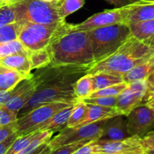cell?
Returning a JSON list of instances; mask_svg holds the SVG:
<instances>
[{
    "label": "cell",
    "mask_w": 154,
    "mask_h": 154,
    "mask_svg": "<svg viewBox=\"0 0 154 154\" xmlns=\"http://www.w3.org/2000/svg\"><path fill=\"white\" fill-rule=\"evenodd\" d=\"M28 78L17 71L0 66V92L14 90L24 80Z\"/></svg>",
    "instance_id": "20"
},
{
    "label": "cell",
    "mask_w": 154,
    "mask_h": 154,
    "mask_svg": "<svg viewBox=\"0 0 154 154\" xmlns=\"http://www.w3.org/2000/svg\"><path fill=\"white\" fill-rule=\"evenodd\" d=\"M152 96H154V93H146V96H145V97H144V100L146 101L147 99L152 97Z\"/></svg>",
    "instance_id": "46"
},
{
    "label": "cell",
    "mask_w": 154,
    "mask_h": 154,
    "mask_svg": "<svg viewBox=\"0 0 154 154\" xmlns=\"http://www.w3.org/2000/svg\"><path fill=\"white\" fill-rule=\"evenodd\" d=\"M147 92L146 79L128 83L127 87L117 96L115 108L118 114L126 117L134 108L143 103Z\"/></svg>",
    "instance_id": "9"
},
{
    "label": "cell",
    "mask_w": 154,
    "mask_h": 154,
    "mask_svg": "<svg viewBox=\"0 0 154 154\" xmlns=\"http://www.w3.org/2000/svg\"><path fill=\"white\" fill-rule=\"evenodd\" d=\"M84 103L93 104L103 107L115 108L117 101V96H103V97L85 98L81 99Z\"/></svg>",
    "instance_id": "33"
},
{
    "label": "cell",
    "mask_w": 154,
    "mask_h": 154,
    "mask_svg": "<svg viewBox=\"0 0 154 154\" xmlns=\"http://www.w3.org/2000/svg\"><path fill=\"white\" fill-rule=\"evenodd\" d=\"M17 113L11 111L4 105H0V126L14 123L17 120Z\"/></svg>",
    "instance_id": "35"
},
{
    "label": "cell",
    "mask_w": 154,
    "mask_h": 154,
    "mask_svg": "<svg viewBox=\"0 0 154 154\" xmlns=\"http://www.w3.org/2000/svg\"><path fill=\"white\" fill-rule=\"evenodd\" d=\"M107 2L110 3V4L113 5L115 6L116 8H121L123 6L128 5L129 2V0H105Z\"/></svg>",
    "instance_id": "41"
},
{
    "label": "cell",
    "mask_w": 154,
    "mask_h": 154,
    "mask_svg": "<svg viewBox=\"0 0 154 154\" xmlns=\"http://www.w3.org/2000/svg\"><path fill=\"white\" fill-rule=\"evenodd\" d=\"M15 22V13L9 0L0 3V27Z\"/></svg>",
    "instance_id": "30"
},
{
    "label": "cell",
    "mask_w": 154,
    "mask_h": 154,
    "mask_svg": "<svg viewBox=\"0 0 154 154\" xmlns=\"http://www.w3.org/2000/svg\"><path fill=\"white\" fill-rule=\"evenodd\" d=\"M90 141H92L91 140H86V141H79V142L73 143V144L61 146L58 148L51 150L47 154H72L74 152L76 151L78 149H79L80 147L85 145V144L90 142Z\"/></svg>",
    "instance_id": "34"
},
{
    "label": "cell",
    "mask_w": 154,
    "mask_h": 154,
    "mask_svg": "<svg viewBox=\"0 0 154 154\" xmlns=\"http://www.w3.org/2000/svg\"><path fill=\"white\" fill-rule=\"evenodd\" d=\"M43 1H45V2H54V1H57V0H43Z\"/></svg>",
    "instance_id": "47"
},
{
    "label": "cell",
    "mask_w": 154,
    "mask_h": 154,
    "mask_svg": "<svg viewBox=\"0 0 154 154\" xmlns=\"http://www.w3.org/2000/svg\"><path fill=\"white\" fill-rule=\"evenodd\" d=\"M28 54H17L0 59V66L11 69L22 74L26 78H30L32 68Z\"/></svg>",
    "instance_id": "17"
},
{
    "label": "cell",
    "mask_w": 154,
    "mask_h": 154,
    "mask_svg": "<svg viewBox=\"0 0 154 154\" xmlns=\"http://www.w3.org/2000/svg\"><path fill=\"white\" fill-rule=\"evenodd\" d=\"M120 154H144V150L143 151H138V152H129V153H124Z\"/></svg>",
    "instance_id": "44"
},
{
    "label": "cell",
    "mask_w": 154,
    "mask_h": 154,
    "mask_svg": "<svg viewBox=\"0 0 154 154\" xmlns=\"http://www.w3.org/2000/svg\"><path fill=\"white\" fill-rule=\"evenodd\" d=\"M15 13V22L52 25L65 22L58 10V1L43 0H9Z\"/></svg>",
    "instance_id": "3"
},
{
    "label": "cell",
    "mask_w": 154,
    "mask_h": 154,
    "mask_svg": "<svg viewBox=\"0 0 154 154\" xmlns=\"http://www.w3.org/2000/svg\"><path fill=\"white\" fill-rule=\"evenodd\" d=\"M128 26L131 35L141 42H145L154 35V19L129 24Z\"/></svg>",
    "instance_id": "22"
},
{
    "label": "cell",
    "mask_w": 154,
    "mask_h": 154,
    "mask_svg": "<svg viewBox=\"0 0 154 154\" xmlns=\"http://www.w3.org/2000/svg\"><path fill=\"white\" fill-rule=\"evenodd\" d=\"M21 23L14 22L0 27V44L17 40L20 30Z\"/></svg>",
    "instance_id": "29"
},
{
    "label": "cell",
    "mask_w": 154,
    "mask_h": 154,
    "mask_svg": "<svg viewBox=\"0 0 154 154\" xmlns=\"http://www.w3.org/2000/svg\"><path fill=\"white\" fill-rule=\"evenodd\" d=\"M17 132V123H12L11 124L0 126V143L4 141L12 134Z\"/></svg>",
    "instance_id": "36"
},
{
    "label": "cell",
    "mask_w": 154,
    "mask_h": 154,
    "mask_svg": "<svg viewBox=\"0 0 154 154\" xmlns=\"http://www.w3.org/2000/svg\"><path fill=\"white\" fill-rule=\"evenodd\" d=\"M125 23L141 22L154 19V0H138L123 7Z\"/></svg>",
    "instance_id": "13"
},
{
    "label": "cell",
    "mask_w": 154,
    "mask_h": 154,
    "mask_svg": "<svg viewBox=\"0 0 154 154\" xmlns=\"http://www.w3.org/2000/svg\"><path fill=\"white\" fill-rule=\"evenodd\" d=\"M129 2H136V1H138V0H129Z\"/></svg>",
    "instance_id": "48"
},
{
    "label": "cell",
    "mask_w": 154,
    "mask_h": 154,
    "mask_svg": "<svg viewBox=\"0 0 154 154\" xmlns=\"http://www.w3.org/2000/svg\"><path fill=\"white\" fill-rule=\"evenodd\" d=\"M78 80V78H71L37 87L29 100L20 110L17 118L42 104L54 102H74L78 101L75 93V85Z\"/></svg>",
    "instance_id": "5"
},
{
    "label": "cell",
    "mask_w": 154,
    "mask_h": 154,
    "mask_svg": "<svg viewBox=\"0 0 154 154\" xmlns=\"http://www.w3.org/2000/svg\"><path fill=\"white\" fill-rule=\"evenodd\" d=\"M141 138L136 135L120 141H93V153L120 154L129 152L143 151Z\"/></svg>",
    "instance_id": "11"
},
{
    "label": "cell",
    "mask_w": 154,
    "mask_h": 154,
    "mask_svg": "<svg viewBox=\"0 0 154 154\" xmlns=\"http://www.w3.org/2000/svg\"><path fill=\"white\" fill-rule=\"evenodd\" d=\"M87 107L82 100H78L75 104L71 115L68 120L67 127H77L84 122L87 117Z\"/></svg>",
    "instance_id": "23"
},
{
    "label": "cell",
    "mask_w": 154,
    "mask_h": 154,
    "mask_svg": "<svg viewBox=\"0 0 154 154\" xmlns=\"http://www.w3.org/2000/svg\"><path fill=\"white\" fill-rule=\"evenodd\" d=\"M153 72H154V53L132 70L122 75V78L124 82L129 83L136 80L147 79Z\"/></svg>",
    "instance_id": "19"
},
{
    "label": "cell",
    "mask_w": 154,
    "mask_h": 154,
    "mask_svg": "<svg viewBox=\"0 0 154 154\" xmlns=\"http://www.w3.org/2000/svg\"><path fill=\"white\" fill-rule=\"evenodd\" d=\"M48 142H45L44 143V144H42L40 147H38V148L31 154H47L48 152L51 151L49 147H48Z\"/></svg>",
    "instance_id": "40"
},
{
    "label": "cell",
    "mask_w": 154,
    "mask_h": 154,
    "mask_svg": "<svg viewBox=\"0 0 154 154\" xmlns=\"http://www.w3.org/2000/svg\"><path fill=\"white\" fill-rule=\"evenodd\" d=\"M144 104H145L148 108H150V109L153 110L154 111V96H152V97L147 99Z\"/></svg>",
    "instance_id": "42"
},
{
    "label": "cell",
    "mask_w": 154,
    "mask_h": 154,
    "mask_svg": "<svg viewBox=\"0 0 154 154\" xmlns=\"http://www.w3.org/2000/svg\"><path fill=\"white\" fill-rule=\"evenodd\" d=\"M154 53V48L129 35L123 45L105 60L88 69L87 75L107 72L122 76Z\"/></svg>",
    "instance_id": "2"
},
{
    "label": "cell",
    "mask_w": 154,
    "mask_h": 154,
    "mask_svg": "<svg viewBox=\"0 0 154 154\" xmlns=\"http://www.w3.org/2000/svg\"><path fill=\"white\" fill-rule=\"evenodd\" d=\"M38 133V132H31V133L26 134V135H23L17 136V138L14 140V141L12 143L11 147H9V149L8 150L6 154L17 153L18 152H20V150H22L23 149L25 148V147L29 144L30 141L37 135Z\"/></svg>",
    "instance_id": "31"
},
{
    "label": "cell",
    "mask_w": 154,
    "mask_h": 154,
    "mask_svg": "<svg viewBox=\"0 0 154 154\" xmlns=\"http://www.w3.org/2000/svg\"><path fill=\"white\" fill-rule=\"evenodd\" d=\"M93 93L92 81L90 75H84L76 81L75 85V93L77 99L81 100L88 97Z\"/></svg>",
    "instance_id": "25"
},
{
    "label": "cell",
    "mask_w": 154,
    "mask_h": 154,
    "mask_svg": "<svg viewBox=\"0 0 154 154\" xmlns=\"http://www.w3.org/2000/svg\"><path fill=\"white\" fill-rule=\"evenodd\" d=\"M126 117L128 132L131 136L142 138L154 130V111L144 103L134 108Z\"/></svg>",
    "instance_id": "10"
},
{
    "label": "cell",
    "mask_w": 154,
    "mask_h": 154,
    "mask_svg": "<svg viewBox=\"0 0 154 154\" xmlns=\"http://www.w3.org/2000/svg\"><path fill=\"white\" fill-rule=\"evenodd\" d=\"M130 136L127 129L126 116L119 114L105 120L102 125L101 136L98 140L120 141Z\"/></svg>",
    "instance_id": "14"
},
{
    "label": "cell",
    "mask_w": 154,
    "mask_h": 154,
    "mask_svg": "<svg viewBox=\"0 0 154 154\" xmlns=\"http://www.w3.org/2000/svg\"><path fill=\"white\" fill-rule=\"evenodd\" d=\"M17 136L18 135L17 134V132H15V133L10 135L8 138H6L4 141L0 143V154H6L9 147H11L12 143L14 141V140L17 138Z\"/></svg>",
    "instance_id": "38"
},
{
    "label": "cell",
    "mask_w": 154,
    "mask_h": 154,
    "mask_svg": "<svg viewBox=\"0 0 154 154\" xmlns=\"http://www.w3.org/2000/svg\"><path fill=\"white\" fill-rule=\"evenodd\" d=\"M86 105L87 107V117L79 126H85V125L90 124V123L106 120V119L119 115L115 108L99 106V105L87 103H86Z\"/></svg>",
    "instance_id": "18"
},
{
    "label": "cell",
    "mask_w": 154,
    "mask_h": 154,
    "mask_svg": "<svg viewBox=\"0 0 154 154\" xmlns=\"http://www.w3.org/2000/svg\"><path fill=\"white\" fill-rule=\"evenodd\" d=\"M95 63L114 54L130 35L125 23H117L87 31Z\"/></svg>",
    "instance_id": "4"
},
{
    "label": "cell",
    "mask_w": 154,
    "mask_h": 154,
    "mask_svg": "<svg viewBox=\"0 0 154 154\" xmlns=\"http://www.w3.org/2000/svg\"><path fill=\"white\" fill-rule=\"evenodd\" d=\"M146 80L147 84V93H154V72L150 74Z\"/></svg>",
    "instance_id": "39"
},
{
    "label": "cell",
    "mask_w": 154,
    "mask_h": 154,
    "mask_svg": "<svg viewBox=\"0 0 154 154\" xmlns=\"http://www.w3.org/2000/svg\"><path fill=\"white\" fill-rule=\"evenodd\" d=\"M78 102V101H77ZM74 102H54L42 104L17 120V134L18 136L26 134L31 128L46 121L60 110L75 104Z\"/></svg>",
    "instance_id": "8"
},
{
    "label": "cell",
    "mask_w": 154,
    "mask_h": 154,
    "mask_svg": "<svg viewBox=\"0 0 154 154\" xmlns=\"http://www.w3.org/2000/svg\"><path fill=\"white\" fill-rule=\"evenodd\" d=\"M128 85V83L123 82L116 85L111 86V87H105V88L100 89L96 91L93 92L87 98H94V97H103V96H117Z\"/></svg>",
    "instance_id": "32"
},
{
    "label": "cell",
    "mask_w": 154,
    "mask_h": 154,
    "mask_svg": "<svg viewBox=\"0 0 154 154\" xmlns=\"http://www.w3.org/2000/svg\"><path fill=\"white\" fill-rule=\"evenodd\" d=\"M90 75L92 81L93 92L124 82L123 78L120 75L107 72H99Z\"/></svg>",
    "instance_id": "21"
},
{
    "label": "cell",
    "mask_w": 154,
    "mask_h": 154,
    "mask_svg": "<svg viewBox=\"0 0 154 154\" xmlns=\"http://www.w3.org/2000/svg\"><path fill=\"white\" fill-rule=\"evenodd\" d=\"M84 3L85 0H59L58 10L62 19L66 20L69 14L82 8Z\"/></svg>",
    "instance_id": "27"
},
{
    "label": "cell",
    "mask_w": 154,
    "mask_h": 154,
    "mask_svg": "<svg viewBox=\"0 0 154 154\" xmlns=\"http://www.w3.org/2000/svg\"><path fill=\"white\" fill-rule=\"evenodd\" d=\"M5 1H6V0H0V3L3 2H5Z\"/></svg>",
    "instance_id": "49"
},
{
    "label": "cell",
    "mask_w": 154,
    "mask_h": 154,
    "mask_svg": "<svg viewBox=\"0 0 154 154\" xmlns=\"http://www.w3.org/2000/svg\"><path fill=\"white\" fill-rule=\"evenodd\" d=\"M143 42L147 44V45H148V46H150V48H154V35L152 36V37L150 38L149 39H147V40H146L145 42Z\"/></svg>",
    "instance_id": "43"
},
{
    "label": "cell",
    "mask_w": 154,
    "mask_h": 154,
    "mask_svg": "<svg viewBox=\"0 0 154 154\" xmlns=\"http://www.w3.org/2000/svg\"><path fill=\"white\" fill-rule=\"evenodd\" d=\"M144 154H154V149L144 150Z\"/></svg>",
    "instance_id": "45"
},
{
    "label": "cell",
    "mask_w": 154,
    "mask_h": 154,
    "mask_svg": "<svg viewBox=\"0 0 154 154\" xmlns=\"http://www.w3.org/2000/svg\"><path fill=\"white\" fill-rule=\"evenodd\" d=\"M141 143L144 150L154 149V130L141 138Z\"/></svg>",
    "instance_id": "37"
},
{
    "label": "cell",
    "mask_w": 154,
    "mask_h": 154,
    "mask_svg": "<svg viewBox=\"0 0 154 154\" xmlns=\"http://www.w3.org/2000/svg\"><path fill=\"white\" fill-rule=\"evenodd\" d=\"M54 132L51 131H40L35 137L29 142V144L16 154H31L35 151L38 147H40L42 144L48 142L51 138Z\"/></svg>",
    "instance_id": "26"
},
{
    "label": "cell",
    "mask_w": 154,
    "mask_h": 154,
    "mask_svg": "<svg viewBox=\"0 0 154 154\" xmlns=\"http://www.w3.org/2000/svg\"><path fill=\"white\" fill-rule=\"evenodd\" d=\"M29 52L17 39L0 44V59L14 54H28Z\"/></svg>",
    "instance_id": "28"
},
{
    "label": "cell",
    "mask_w": 154,
    "mask_h": 154,
    "mask_svg": "<svg viewBox=\"0 0 154 154\" xmlns=\"http://www.w3.org/2000/svg\"><path fill=\"white\" fill-rule=\"evenodd\" d=\"M92 154H101V153H92Z\"/></svg>",
    "instance_id": "50"
},
{
    "label": "cell",
    "mask_w": 154,
    "mask_h": 154,
    "mask_svg": "<svg viewBox=\"0 0 154 154\" xmlns=\"http://www.w3.org/2000/svg\"><path fill=\"white\" fill-rule=\"evenodd\" d=\"M36 85L34 79L30 78L23 81L22 84L20 87H15L11 96L4 104L5 106L14 112L17 113L26 104L32 96L36 90Z\"/></svg>",
    "instance_id": "15"
},
{
    "label": "cell",
    "mask_w": 154,
    "mask_h": 154,
    "mask_svg": "<svg viewBox=\"0 0 154 154\" xmlns=\"http://www.w3.org/2000/svg\"><path fill=\"white\" fill-rule=\"evenodd\" d=\"M62 23L52 25L32 23H21L17 40L28 51L44 49L49 45L53 36Z\"/></svg>",
    "instance_id": "6"
},
{
    "label": "cell",
    "mask_w": 154,
    "mask_h": 154,
    "mask_svg": "<svg viewBox=\"0 0 154 154\" xmlns=\"http://www.w3.org/2000/svg\"><path fill=\"white\" fill-rule=\"evenodd\" d=\"M117 23H125L123 7L105 10L100 13L95 14L93 16L87 18L84 22L78 24H73V26L78 30L89 31L93 29Z\"/></svg>",
    "instance_id": "12"
},
{
    "label": "cell",
    "mask_w": 154,
    "mask_h": 154,
    "mask_svg": "<svg viewBox=\"0 0 154 154\" xmlns=\"http://www.w3.org/2000/svg\"><path fill=\"white\" fill-rule=\"evenodd\" d=\"M29 59L31 63L32 70L45 67L51 63V56L48 48L29 51Z\"/></svg>",
    "instance_id": "24"
},
{
    "label": "cell",
    "mask_w": 154,
    "mask_h": 154,
    "mask_svg": "<svg viewBox=\"0 0 154 154\" xmlns=\"http://www.w3.org/2000/svg\"><path fill=\"white\" fill-rule=\"evenodd\" d=\"M107 120V119H106ZM106 120H100L90 123L85 126L78 127L64 128L60 131L59 135L51 138L48 142V147L51 150L57 149L61 146L79 142V141L98 140L102 134V125Z\"/></svg>",
    "instance_id": "7"
},
{
    "label": "cell",
    "mask_w": 154,
    "mask_h": 154,
    "mask_svg": "<svg viewBox=\"0 0 154 154\" xmlns=\"http://www.w3.org/2000/svg\"><path fill=\"white\" fill-rule=\"evenodd\" d=\"M54 66H86L95 64L87 31L78 30L73 24H61L47 47Z\"/></svg>",
    "instance_id": "1"
},
{
    "label": "cell",
    "mask_w": 154,
    "mask_h": 154,
    "mask_svg": "<svg viewBox=\"0 0 154 154\" xmlns=\"http://www.w3.org/2000/svg\"><path fill=\"white\" fill-rule=\"evenodd\" d=\"M75 104H73V105H70V106L67 107V108L60 110V111H58L57 114H54L53 117L47 120L46 121L31 128L29 130H28L26 134L34 132H40V131L46 130L51 131L54 133L58 130L61 131L62 129L66 127L68 120H69V117H70L71 113H72Z\"/></svg>",
    "instance_id": "16"
}]
</instances>
